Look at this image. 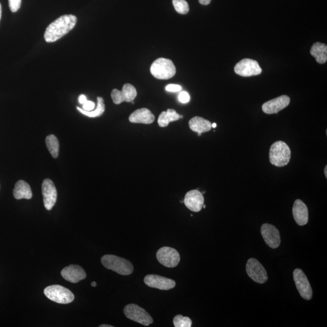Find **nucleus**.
Segmentation results:
<instances>
[{"label": "nucleus", "mask_w": 327, "mask_h": 327, "mask_svg": "<svg viewBox=\"0 0 327 327\" xmlns=\"http://www.w3.org/2000/svg\"><path fill=\"white\" fill-rule=\"evenodd\" d=\"M76 22L77 18L73 15L59 16L47 28L44 36L45 41L48 43L58 41L75 28Z\"/></svg>", "instance_id": "obj_1"}, {"label": "nucleus", "mask_w": 327, "mask_h": 327, "mask_svg": "<svg viewBox=\"0 0 327 327\" xmlns=\"http://www.w3.org/2000/svg\"><path fill=\"white\" fill-rule=\"evenodd\" d=\"M291 156V149L285 142L276 141L270 147L269 160L273 166L281 168L288 165Z\"/></svg>", "instance_id": "obj_2"}, {"label": "nucleus", "mask_w": 327, "mask_h": 327, "mask_svg": "<svg viewBox=\"0 0 327 327\" xmlns=\"http://www.w3.org/2000/svg\"><path fill=\"white\" fill-rule=\"evenodd\" d=\"M101 263L105 268L123 276L132 274L133 272L132 263L126 259L115 255H107L103 256Z\"/></svg>", "instance_id": "obj_3"}, {"label": "nucleus", "mask_w": 327, "mask_h": 327, "mask_svg": "<svg viewBox=\"0 0 327 327\" xmlns=\"http://www.w3.org/2000/svg\"><path fill=\"white\" fill-rule=\"evenodd\" d=\"M176 68L171 60L160 58L156 59L151 67V72L155 78L166 80L172 78L176 74Z\"/></svg>", "instance_id": "obj_4"}, {"label": "nucleus", "mask_w": 327, "mask_h": 327, "mask_svg": "<svg viewBox=\"0 0 327 327\" xmlns=\"http://www.w3.org/2000/svg\"><path fill=\"white\" fill-rule=\"evenodd\" d=\"M44 293L47 298L51 301L62 304L71 303L75 299L71 291L61 285L49 286L45 289Z\"/></svg>", "instance_id": "obj_5"}, {"label": "nucleus", "mask_w": 327, "mask_h": 327, "mask_svg": "<svg viewBox=\"0 0 327 327\" xmlns=\"http://www.w3.org/2000/svg\"><path fill=\"white\" fill-rule=\"evenodd\" d=\"M124 313L128 319L145 326H149L153 322L152 316L144 309L134 303L126 305Z\"/></svg>", "instance_id": "obj_6"}, {"label": "nucleus", "mask_w": 327, "mask_h": 327, "mask_svg": "<svg viewBox=\"0 0 327 327\" xmlns=\"http://www.w3.org/2000/svg\"><path fill=\"white\" fill-rule=\"evenodd\" d=\"M234 70L237 75L243 77L258 75L262 71L258 62L249 58L243 59L237 63Z\"/></svg>", "instance_id": "obj_7"}, {"label": "nucleus", "mask_w": 327, "mask_h": 327, "mask_svg": "<svg viewBox=\"0 0 327 327\" xmlns=\"http://www.w3.org/2000/svg\"><path fill=\"white\" fill-rule=\"evenodd\" d=\"M246 272L253 281L258 283H264L268 280V273L258 260L250 258L246 264Z\"/></svg>", "instance_id": "obj_8"}, {"label": "nucleus", "mask_w": 327, "mask_h": 327, "mask_svg": "<svg viewBox=\"0 0 327 327\" xmlns=\"http://www.w3.org/2000/svg\"><path fill=\"white\" fill-rule=\"evenodd\" d=\"M293 279L300 295L303 299L309 300L312 298L313 290L308 277L302 270L297 269L293 272Z\"/></svg>", "instance_id": "obj_9"}, {"label": "nucleus", "mask_w": 327, "mask_h": 327, "mask_svg": "<svg viewBox=\"0 0 327 327\" xmlns=\"http://www.w3.org/2000/svg\"><path fill=\"white\" fill-rule=\"evenodd\" d=\"M156 258L160 263L169 268H175L180 261L178 252L169 247H163L159 249L156 253Z\"/></svg>", "instance_id": "obj_10"}, {"label": "nucleus", "mask_w": 327, "mask_h": 327, "mask_svg": "<svg viewBox=\"0 0 327 327\" xmlns=\"http://www.w3.org/2000/svg\"><path fill=\"white\" fill-rule=\"evenodd\" d=\"M261 235L266 244L275 249L281 244V236L278 229L269 223H264L261 228Z\"/></svg>", "instance_id": "obj_11"}, {"label": "nucleus", "mask_w": 327, "mask_h": 327, "mask_svg": "<svg viewBox=\"0 0 327 327\" xmlns=\"http://www.w3.org/2000/svg\"><path fill=\"white\" fill-rule=\"evenodd\" d=\"M137 96V92L134 86L131 84H126L122 87V91L113 89L111 97L115 105H120L122 102H132Z\"/></svg>", "instance_id": "obj_12"}, {"label": "nucleus", "mask_w": 327, "mask_h": 327, "mask_svg": "<svg viewBox=\"0 0 327 327\" xmlns=\"http://www.w3.org/2000/svg\"><path fill=\"white\" fill-rule=\"evenodd\" d=\"M43 201L46 210H51L57 199V191L52 180L46 179L42 185Z\"/></svg>", "instance_id": "obj_13"}, {"label": "nucleus", "mask_w": 327, "mask_h": 327, "mask_svg": "<svg viewBox=\"0 0 327 327\" xmlns=\"http://www.w3.org/2000/svg\"><path fill=\"white\" fill-rule=\"evenodd\" d=\"M290 98L289 96L281 95L263 103L262 110L266 114H275L286 108L290 105Z\"/></svg>", "instance_id": "obj_14"}, {"label": "nucleus", "mask_w": 327, "mask_h": 327, "mask_svg": "<svg viewBox=\"0 0 327 327\" xmlns=\"http://www.w3.org/2000/svg\"><path fill=\"white\" fill-rule=\"evenodd\" d=\"M144 281L149 288L161 290H171L174 288L176 285V282L173 280L156 275H147L145 278Z\"/></svg>", "instance_id": "obj_15"}, {"label": "nucleus", "mask_w": 327, "mask_h": 327, "mask_svg": "<svg viewBox=\"0 0 327 327\" xmlns=\"http://www.w3.org/2000/svg\"><path fill=\"white\" fill-rule=\"evenodd\" d=\"M183 203L187 208L193 212H199L205 205V198L198 190H192L186 193Z\"/></svg>", "instance_id": "obj_16"}, {"label": "nucleus", "mask_w": 327, "mask_h": 327, "mask_svg": "<svg viewBox=\"0 0 327 327\" xmlns=\"http://www.w3.org/2000/svg\"><path fill=\"white\" fill-rule=\"evenodd\" d=\"M63 278L72 283H77L86 278V273L81 267L71 265L66 267L61 272Z\"/></svg>", "instance_id": "obj_17"}, {"label": "nucleus", "mask_w": 327, "mask_h": 327, "mask_svg": "<svg viewBox=\"0 0 327 327\" xmlns=\"http://www.w3.org/2000/svg\"><path fill=\"white\" fill-rule=\"evenodd\" d=\"M293 215L295 222L300 226L309 222V210L305 203L301 199H296L293 207Z\"/></svg>", "instance_id": "obj_18"}, {"label": "nucleus", "mask_w": 327, "mask_h": 327, "mask_svg": "<svg viewBox=\"0 0 327 327\" xmlns=\"http://www.w3.org/2000/svg\"><path fill=\"white\" fill-rule=\"evenodd\" d=\"M129 121L132 123H139V124L151 125L154 122L155 118L154 115L150 110L142 108L136 110L129 116Z\"/></svg>", "instance_id": "obj_19"}, {"label": "nucleus", "mask_w": 327, "mask_h": 327, "mask_svg": "<svg viewBox=\"0 0 327 327\" xmlns=\"http://www.w3.org/2000/svg\"><path fill=\"white\" fill-rule=\"evenodd\" d=\"M189 125L190 129L192 131L198 133L199 136L203 133L210 131L212 128L211 122L200 116L192 118L190 120Z\"/></svg>", "instance_id": "obj_20"}, {"label": "nucleus", "mask_w": 327, "mask_h": 327, "mask_svg": "<svg viewBox=\"0 0 327 327\" xmlns=\"http://www.w3.org/2000/svg\"><path fill=\"white\" fill-rule=\"evenodd\" d=\"M13 196L16 199H30L32 198V192L31 187L23 180H19L15 183L13 191Z\"/></svg>", "instance_id": "obj_21"}, {"label": "nucleus", "mask_w": 327, "mask_h": 327, "mask_svg": "<svg viewBox=\"0 0 327 327\" xmlns=\"http://www.w3.org/2000/svg\"><path fill=\"white\" fill-rule=\"evenodd\" d=\"M310 54L315 58L319 64H324L327 61V46L324 43H315L310 49Z\"/></svg>", "instance_id": "obj_22"}, {"label": "nucleus", "mask_w": 327, "mask_h": 327, "mask_svg": "<svg viewBox=\"0 0 327 327\" xmlns=\"http://www.w3.org/2000/svg\"><path fill=\"white\" fill-rule=\"evenodd\" d=\"M180 119V115L175 110L168 109L166 112H162L159 116L158 123L161 128H166L170 122L178 121Z\"/></svg>", "instance_id": "obj_23"}, {"label": "nucleus", "mask_w": 327, "mask_h": 327, "mask_svg": "<svg viewBox=\"0 0 327 327\" xmlns=\"http://www.w3.org/2000/svg\"><path fill=\"white\" fill-rule=\"evenodd\" d=\"M76 109H77L79 112L83 113V115L88 116V117H99V116H101L105 111L104 99L101 97V96H98V97H97V106H96V108L95 111L89 112L86 111L85 110L79 108V107H77Z\"/></svg>", "instance_id": "obj_24"}, {"label": "nucleus", "mask_w": 327, "mask_h": 327, "mask_svg": "<svg viewBox=\"0 0 327 327\" xmlns=\"http://www.w3.org/2000/svg\"><path fill=\"white\" fill-rule=\"evenodd\" d=\"M46 144L53 158H56L59 155V145L55 135H50L46 138Z\"/></svg>", "instance_id": "obj_25"}, {"label": "nucleus", "mask_w": 327, "mask_h": 327, "mask_svg": "<svg viewBox=\"0 0 327 327\" xmlns=\"http://www.w3.org/2000/svg\"><path fill=\"white\" fill-rule=\"evenodd\" d=\"M172 2L176 11L180 14L185 15L189 12V6L186 0H173Z\"/></svg>", "instance_id": "obj_26"}, {"label": "nucleus", "mask_w": 327, "mask_h": 327, "mask_svg": "<svg viewBox=\"0 0 327 327\" xmlns=\"http://www.w3.org/2000/svg\"><path fill=\"white\" fill-rule=\"evenodd\" d=\"M173 322L175 327H190L192 325V320L189 317L181 315H176L173 318Z\"/></svg>", "instance_id": "obj_27"}, {"label": "nucleus", "mask_w": 327, "mask_h": 327, "mask_svg": "<svg viewBox=\"0 0 327 327\" xmlns=\"http://www.w3.org/2000/svg\"><path fill=\"white\" fill-rule=\"evenodd\" d=\"M21 5L22 0H9V8L12 12H17Z\"/></svg>", "instance_id": "obj_28"}, {"label": "nucleus", "mask_w": 327, "mask_h": 327, "mask_svg": "<svg viewBox=\"0 0 327 327\" xmlns=\"http://www.w3.org/2000/svg\"><path fill=\"white\" fill-rule=\"evenodd\" d=\"M178 99L180 102L186 104L190 101V96L188 92L183 91L179 93Z\"/></svg>", "instance_id": "obj_29"}, {"label": "nucleus", "mask_w": 327, "mask_h": 327, "mask_svg": "<svg viewBox=\"0 0 327 327\" xmlns=\"http://www.w3.org/2000/svg\"><path fill=\"white\" fill-rule=\"evenodd\" d=\"M95 108V104L91 101H87L84 105H83V109L86 111H92Z\"/></svg>", "instance_id": "obj_30"}, {"label": "nucleus", "mask_w": 327, "mask_h": 327, "mask_svg": "<svg viewBox=\"0 0 327 327\" xmlns=\"http://www.w3.org/2000/svg\"><path fill=\"white\" fill-rule=\"evenodd\" d=\"M181 86L178 85H169L166 87V91L171 92H179L181 91Z\"/></svg>", "instance_id": "obj_31"}, {"label": "nucleus", "mask_w": 327, "mask_h": 327, "mask_svg": "<svg viewBox=\"0 0 327 327\" xmlns=\"http://www.w3.org/2000/svg\"><path fill=\"white\" fill-rule=\"evenodd\" d=\"M87 101H88V99H87L86 96L85 95H81L79 96L78 101L80 104L84 105Z\"/></svg>", "instance_id": "obj_32"}, {"label": "nucleus", "mask_w": 327, "mask_h": 327, "mask_svg": "<svg viewBox=\"0 0 327 327\" xmlns=\"http://www.w3.org/2000/svg\"><path fill=\"white\" fill-rule=\"evenodd\" d=\"M211 1L212 0H199L200 4L205 6L209 5Z\"/></svg>", "instance_id": "obj_33"}, {"label": "nucleus", "mask_w": 327, "mask_h": 327, "mask_svg": "<svg viewBox=\"0 0 327 327\" xmlns=\"http://www.w3.org/2000/svg\"><path fill=\"white\" fill-rule=\"evenodd\" d=\"M113 326L111 325H106V324H103L101 325H99V327H113Z\"/></svg>", "instance_id": "obj_34"}, {"label": "nucleus", "mask_w": 327, "mask_h": 327, "mask_svg": "<svg viewBox=\"0 0 327 327\" xmlns=\"http://www.w3.org/2000/svg\"><path fill=\"white\" fill-rule=\"evenodd\" d=\"M2 8L1 3H0V19H1V18H2Z\"/></svg>", "instance_id": "obj_35"}, {"label": "nucleus", "mask_w": 327, "mask_h": 327, "mask_svg": "<svg viewBox=\"0 0 327 327\" xmlns=\"http://www.w3.org/2000/svg\"><path fill=\"white\" fill-rule=\"evenodd\" d=\"M326 171H327V166H325V168L324 169V173H325V175L326 178H327V172Z\"/></svg>", "instance_id": "obj_36"}, {"label": "nucleus", "mask_w": 327, "mask_h": 327, "mask_svg": "<svg viewBox=\"0 0 327 327\" xmlns=\"http://www.w3.org/2000/svg\"><path fill=\"white\" fill-rule=\"evenodd\" d=\"M216 123H213V124L212 125V127L213 128H216Z\"/></svg>", "instance_id": "obj_37"}, {"label": "nucleus", "mask_w": 327, "mask_h": 327, "mask_svg": "<svg viewBox=\"0 0 327 327\" xmlns=\"http://www.w3.org/2000/svg\"><path fill=\"white\" fill-rule=\"evenodd\" d=\"M91 285L92 287H96V283L95 282H93L91 283Z\"/></svg>", "instance_id": "obj_38"}, {"label": "nucleus", "mask_w": 327, "mask_h": 327, "mask_svg": "<svg viewBox=\"0 0 327 327\" xmlns=\"http://www.w3.org/2000/svg\"><path fill=\"white\" fill-rule=\"evenodd\" d=\"M202 208L206 209V206L205 205H203V206H202Z\"/></svg>", "instance_id": "obj_39"}, {"label": "nucleus", "mask_w": 327, "mask_h": 327, "mask_svg": "<svg viewBox=\"0 0 327 327\" xmlns=\"http://www.w3.org/2000/svg\"><path fill=\"white\" fill-rule=\"evenodd\" d=\"M183 116L182 115H180V118H182Z\"/></svg>", "instance_id": "obj_40"}]
</instances>
